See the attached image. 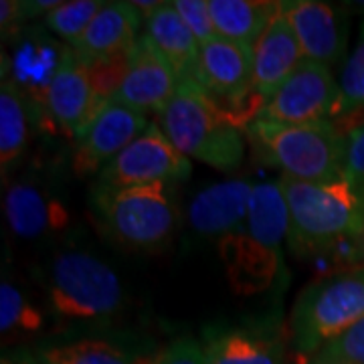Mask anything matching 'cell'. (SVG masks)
Returning <instances> with one entry per match:
<instances>
[{
  "label": "cell",
  "mask_w": 364,
  "mask_h": 364,
  "mask_svg": "<svg viewBox=\"0 0 364 364\" xmlns=\"http://www.w3.org/2000/svg\"><path fill=\"white\" fill-rule=\"evenodd\" d=\"M289 229L287 245L299 257L334 255L356 259L354 239L364 229V184L348 174L324 182L282 176Z\"/></svg>",
  "instance_id": "cell-1"
},
{
  "label": "cell",
  "mask_w": 364,
  "mask_h": 364,
  "mask_svg": "<svg viewBox=\"0 0 364 364\" xmlns=\"http://www.w3.org/2000/svg\"><path fill=\"white\" fill-rule=\"evenodd\" d=\"M289 217L279 181L259 182L249 198L245 225L219 241L227 277L237 294L265 291L282 269Z\"/></svg>",
  "instance_id": "cell-2"
},
{
  "label": "cell",
  "mask_w": 364,
  "mask_h": 364,
  "mask_svg": "<svg viewBox=\"0 0 364 364\" xmlns=\"http://www.w3.org/2000/svg\"><path fill=\"white\" fill-rule=\"evenodd\" d=\"M160 128L186 158L223 172L243 164L245 132L195 79H181L174 97L160 114Z\"/></svg>",
  "instance_id": "cell-3"
},
{
  "label": "cell",
  "mask_w": 364,
  "mask_h": 364,
  "mask_svg": "<svg viewBox=\"0 0 364 364\" xmlns=\"http://www.w3.org/2000/svg\"><path fill=\"white\" fill-rule=\"evenodd\" d=\"M90 207L105 237L138 253H156L174 239L181 210L172 184L156 182L128 188H90Z\"/></svg>",
  "instance_id": "cell-4"
},
{
  "label": "cell",
  "mask_w": 364,
  "mask_h": 364,
  "mask_svg": "<svg viewBox=\"0 0 364 364\" xmlns=\"http://www.w3.org/2000/svg\"><path fill=\"white\" fill-rule=\"evenodd\" d=\"M47 306L67 326H104L124 301L122 279L112 265L83 249L59 251L47 269Z\"/></svg>",
  "instance_id": "cell-5"
},
{
  "label": "cell",
  "mask_w": 364,
  "mask_h": 364,
  "mask_svg": "<svg viewBox=\"0 0 364 364\" xmlns=\"http://www.w3.org/2000/svg\"><path fill=\"white\" fill-rule=\"evenodd\" d=\"M245 138L259 162L287 178L324 182L344 174L346 136L334 122L296 126L255 119Z\"/></svg>",
  "instance_id": "cell-6"
},
{
  "label": "cell",
  "mask_w": 364,
  "mask_h": 364,
  "mask_svg": "<svg viewBox=\"0 0 364 364\" xmlns=\"http://www.w3.org/2000/svg\"><path fill=\"white\" fill-rule=\"evenodd\" d=\"M363 318L364 267L318 279L299 294L291 310V350L301 364H308Z\"/></svg>",
  "instance_id": "cell-7"
},
{
  "label": "cell",
  "mask_w": 364,
  "mask_h": 364,
  "mask_svg": "<svg viewBox=\"0 0 364 364\" xmlns=\"http://www.w3.org/2000/svg\"><path fill=\"white\" fill-rule=\"evenodd\" d=\"M191 160L170 142L160 124H150L140 138L119 152L93 181L102 188H128L156 182L186 181L191 176Z\"/></svg>",
  "instance_id": "cell-8"
},
{
  "label": "cell",
  "mask_w": 364,
  "mask_h": 364,
  "mask_svg": "<svg viewBox=\"0 0 364 364\" xmlns=\"http://www.w3.org/2000/svg\"><path fill=\"white\" fill-rule=\"evenodd\" d=\"M338 93V83L330 67L304 61L265 102L257 119L296 126L334 122Z\"/></svg>",
  "instance_id": "cell-9"
},
{
  "label": "cell",
  "mask_w": 364,
  "mask_h": 364,
  "mask_svg": "<svg viewBox=\"0 0 364 364\" xmlns=\"http://www.w3.org/2000/svg\"><path fill=\"white\" fill-rule=\"evenodd\" d=\"M148 126V116L116 102H107L77 140L71 160L73 172L81 178L97 176L119 152L140 138Z\"/></svg>",
  "instance_id": "cell-10"
},
{
  "label": "cell",
  "mask_w": 364,
  "mask_h": 364,
  "mask_svg": "<svg viewBox=\"0 0 364 364\" xmlns=\"http://www.w3.org/2000/svg\"><path fill=\"white\" fill-rule=\"evenodd\" d=\"M178 75L152 45V41L140 35L132 47L128 71L112 102L136 109L144 116L162 114L178 90Z\"/></svg>",
  "instance_id": "cell-11"
},
{
  "label": "cell",
  "mask_w": 364,
  "mask_h": 364,
  "mask_svg": "<svg viewBox=\"0 0 364 364\" xmlns=\"http://www.w3.org/2000/svg\"><path fill=\"white\" fill-rule=\"evenodd\" d=\"M279 11L296 33L306 61L326 67L338 63L346 51L348 26L334 6L318 0H286L279 2Z\"/></svg>",
  "instance_id": "cell-12"
},
{
  "label": "cell",
  "mask_w": 364,
  "mask_h": 364,
  "mask_svg": "<svg viewBox=\"0 0 364 364\" xmlns=\"http://www.w3.org/2000/svg\"><path fill=\"white\" fill-rule=\"evenodd\" d=\"M104 105L93 91L87 67L79 61L71 47H67L61 67L45 95V107L53 122L67 136L79 140Z\"/></svg>",
  "instance_id": "cell-13"
},
{
  "label": "cell",
  "mask_w": 364,
  "mask_h": 364,
  "mask_svg": "<svg viewBox=\"0 0 364 364\" xmlns=\"http://www.w3.org/2000/svg\"><path fill=\"white\" fill-rule=\"evenodd\" d=\"M253 184L245 178L215 182L198 191L186 208V225L200 239H225L247 221Z\"/></svg>",
  "instance_id": "cell-14"
},
{
  "label": "cell",
  "mask_w": 364,
  "mask_h": 364,
  "mask_svg": "<svg viewBox=\"0 0 364 364\" xmlns=\"http://www.w3.org/2000/svg\"><path fill=\"white\" fill-rule=\"evenodd\" d=\"M198 83L219 104H233L253 93V47L215 37L200 47Z\"/></svg>",
  "instance_id": "cell-15"
},
{
  "label": "cell",
  "mask_w": 364,
  "mask_h": 364,
  "mask_svg": "<svg viewBox=\"0 0 364 364\" xmlns=\"http://www.w3.org/2000/svg\"><path fill=\"white\" fill-rule=\"evenodd\" d=\"M4 215L11 231L26 241L61 233L69 225V213L59 196L31 178H21L6 188Z\"/></svg>",
  "instance_id": "cell-16"
},
{
  "label": "cell",
  "mask_w": 364,
  "mask_h": 364,
  "mask_svg": "<svg viewBox=\"0 0 364 364\" xmlns=\"http://www.w3.org/2000/svg\"><path fill=\"white\" fill-rule=\"evenodd\" d=\"M142 13L134 2H105L77 43L71 45L83 65L126 55L140 39Z\"/></svg>",
  "instance_id": "cell-17"
},
{
  "label": "cell",
  "mask_w": 364,
  "mask_h": 364,
  "mask_svg": "<svg viewBox=\"0 0 364 364\" xmlns=\"http://www.w3.org/2000/svg\"><path fill=\"white\" fill-rule=\"evenodd\" d=\"M304 61L296 33L277 11L253 47V90L267 102Z\"/></svg>",
  "instance_id": "cell-18"
},
{
  "label": "cell",
  "mask_w": 364,
  "mask_h": 364,
  "mask_svg": "<svg viewBox=\"0 0 364 364\" xmlns=\"http://www.w3.org/2000/svg\"><path fill=\"white\" fill-rule=\"evenodd\" d=\"M200 344L207 364H284L282 342L263 328L208 326Z\"/></svg>",
  "instance_id": "cell-19"
},
{
  "label": "cell",
  "mask_w": 364,
  "mask_h": 364,
  "mask_svg": "<svg viewBox=\"0 0 364 364\" xmlns=\"http://www.w3.org/2000/svg\"><path fill=\"white\" fill-rule=\"evenodd\" d=\"M144 35L168 61L178 79L198 81L200 47L172 2H162L156 13L146 18Z\"/></svg>",
  "instance_id": "cell-20"
},
{
  "label": "cell",
  "mask_w": 364,
  "mask_h": 364,
  "mask_svg": "<svg viewBox=\"0 0 364 364\" xmlns=\"http://www.w3.org/2000/svg\"><path fill=\"white\" fill-rule=\"evenodd\" d=\"M279 2L265 0H208V13L219 37L255 47Z\"/></svg>",
  "instance_id": "cell-21"
},
{
  "label": "cell",
  "mask_w": 364,
  "mask_h": 364,
  "mask_svg": "<svg viewBox=\"0 0 364 364\" xmlns=\"http://www.w3.org/2000/svg\"><path fill=\"white\" fill-rule=\"evenodd\" d=\"M45 364H146L150 356L107 338H75L41 344L37 348Z\"/></svg>",
  "instance_id": "cell-22"
},
{
  "label": "cell",
  "mask_w": 364,
  "mask_h": 364,
  "mask_svg": "<svg viewBox=\"0 0 364 364\" xmlns=\"http://www.w3.org/2000/svg\"><path fill=\"white\" fill-rule=\"evenodd\" d=\"M28 107L25 95L13 81L0 87V164L6 174L21 160L28 144Z\"/></svg>",
  "instance_id": "cell-23"
},
{
  "label": "cell",
  "mask_w": 364,
  "mask_h": 364,
  "mask_svg": "<svg viewBox=\"0 0 364 364\" xmlns=\"http://www.w3.org/2000/svg\"><path fill=\"white\" fill-rule=\"evenodd\" d=\"M67 47H49L41 43L39 49H33L28 43L21 47L14 59V77L11 79L21 90L31 91V95L45 105V95L49 91L57 69L61 67Z\"/></svg>",
  "instance_id": "cell-24"
},
{
  "label": "cell",
  "mask_w": 364,
  "mask_h": 364,
  "mask_svg": "<svg viewBox=\"0 0 364 364\" xmlns=\"http://www.w3.org/2000/svg\"><path fill=\"white\" fill-rule=\"evenodd\" d=\"M43 316L39 308L11 282L0 286V332L6 338H25L39 334Z\"/></svg>",
  "instance_id": "cell-25"
},
{
  "label": "cell",
  "mask_w": 364,
  "mask_h": 364,
  "mask_svg": "<svg viewBox=\"0 0 364 364\" xmlns=\"http://www.w3.org/2000/svg\"><path fill=\"white\" fill-rule=\"evenodd\" d=\"M105 2L100 0H71L61 2L55 11L47 14L45 25L57 37L65 39L69 47L81 39V35L87 31L91 21L104 9Z\"/></svg>",
  "instance_id": "cell-26"
},
{
  "label": "cell",
  "mask_w": 364,
  "mask_h": 364,
  "mask_svg": "<svg viewBox=\"0 0 364 364\" xmlns=\"http://www.w3.org/2000/svg\"><path fill=\"white\" fill-rule=\"evenodd\" d=\"M336 117H356L364 112V25L338 83Z\"/></svg>",
  "instance_id": "cell-27"
},
{
  "label": "cell",
  "mask_w": 364,
  "mask_h": 364,
  "mask_svg": "<svg viewBox=\"0 0 364 364\" xmlns=\"http://www.w3.org/2000/svg\"><path fill=\"white\" fill-rule=\"evenodd\" d=\"M308 364H364V318L324 346Z\"/></svg>",
  "instance_id": "cell-28"
},
{
  "label": "cell",
  "mask_w": 364,
  "mask_h": 364,
  "mask_svg": "<svg viewBox=\"0 0 364 364\" xmlns=\"http://www.w3.org/2000/svg\"><path fill=\"white\" fill-rule=\"evenodd\" d=\"M128 59L130 53L126 55H117V57H109V59H102L95 61L87 67V75H90L93 91L97 95V100L102 104L112 102V97L116 95L119 83L124 81V75L128 71Z\"/></svg>",
  "instance_id": "cell-29"
},
{
  "label": "cell",
  "mask_w": 364,
  "mask_h": 364,
  "mask_svg": "<svg viewBox=\"0 0 364 364\" xmlns=\"http://www.w3.org/2000/svg\"><path fill=\"white\" fill-rule=\"evenodd\" d=\"M178 11L184 25L193 33L198 47L207 45L208 41L219 37L217 28L213 25V18L208 13V0H176L172 2Z\"/></svg>",
  "instance_id": "cell-30"
},
{
  "label": "cell",
  "mask_w": 364,
  "mask_h": 364,
  "mask_svg": "<svg viewBox=\"0 0 364 364\" xmlns=\"http://www.w3.org/2000/svg\"><path fill=\"white\" fill-rule=\"evenodd\" d=\"M146 364H207L203 344L193 336H182L170 342L166 348L154 352Z\"/></svg>",
  "instance_id": "cell-31"
},
{
  "label": "cell",
  "mask_w": 364,
  "mask_h": 364,
  "mask_svg": "<svg viewBox=\"0 0 364 364\" xmlns=\"http://www.w3.org/2000/svg\"><path fill=\"white\" fill-rule=\"evenodd\" d=\"M344 174L364 184V122L346 132Z\"/></svg>",
  "instance_id": "cell-32"
},
{
  "label": "cell",
  "mask_w": 364,
  "mask_h": 364,
  "mask_svg": "<svg viewBox=\"0 0 364 364\" xmlns=\"http://www.w3.org/2000/svg\"><path fill=\"white\" fill-rule=\"evenodd\" d=\"M26 18L25 11H23V2L16 0H2L0 2V25H2V33H11L14 26Z\"/></svg>",
  "instance_id": "cell-33"
},
{
  "label": "cell",
  "mask_w": 364,
  "mask_h": 364,
  "mask_svg": "<svg viewBox=\"0 0 364 364\" xmlns=\"http://www.w3.org/2000/svg\"><path fill=\"white\" fill-rule=\"evenodd\" d=\"M2 364H45L39 358V354L28 348H16L2 356Z\"/></svg>",
  "instance_id": "cell-34"
},
{
  "label": "cell",
  "mask_w": 364,
  "mask_h": 364,
  "mask_svg": "<svg viewBox=\"0 0 364 364\" xmlns=\"http://www.w3.org/2000/svg\"><path fill=\"white\" fill-rule=\"evenodd\" d=\"M61 4V0H26L23 2V11H25L26 18L39 16L41 13H51Z\"/></svg>",
  "instance_id": "cell-35"
},
{
  "label": "cell",
  "mask_w": 364,
  "mask_h": 364,
  "mask_svg": "<svg viewBox=\"0 0 364 364\" xmlns=\"http://www.w3.org/2000/svg\"><path fill=\"white\" fill-rule=\"evenodd\" d=\"M354 245H356V259H358V265L364 267V229L360 231V235L354 239Z\"/></svg>",
  "instance_id": "cell-36"
},
{
  "label": "cell",
  "mask_w": 364,
  "mask_h": 364,
  "mask_svg": "<svg viewBox=\"0 0 364 364\" xmlns=\"http://www.w3.org/2000/svg\"><path fill=\"white\" fill-rule=\"evenodd\" d=\"M356 117H358V122H356V126H358V124H363V122H364V112H363V114H358V116H356ZM352 128H354V126H352Z\"/></svg>",
  "instance_id": "cell-37"
}]
</instances>
